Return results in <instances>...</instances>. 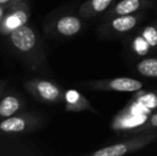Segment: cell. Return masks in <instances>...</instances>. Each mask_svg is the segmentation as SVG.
<instances>
[{
	"label": "cell",
	"mask_w": 157,
	"mask_h": 156,
	"mask_svg": "<svg viewBox=\"0 0 157 156\" xmlns=\"http://www.w3.org/2000/svg\"><path fill=\"white\" fill-rule=\"evenodd\" d=\"M11 48L17 57L31 71L46 73L47 60L43 43L36 31L28 25H24L8 36Z\"/></svg>",
	"instance_id": "1"
},
{
	"label": "cell",
	"mask_w": 157,
	"mask_h": 156,
	"mask_svg": "<svg viewBox=\"0 0 157 156\" xmlns=\"http://www.w3.org/2000/svg\"><path fill=\"white\" fill-rule=\"evenodd\" d=\"M43 118L33 112H18L0 121V135L18 136L33 133L43 125Z\"/></svg>",
	"instance_id": "2"
},
{
	"label": "cell",
	"mask_w": 157,
	"mask_h": 156,
	"mask_svg": "<svg viewBox=\"0 0 157 156\" xmlns=\"http://www.w3.org/2000/svg\"><path fill=\"white\" fill-rule=\"evenodd\" d=\"M26 91L37 102L58 104L64 101V91L58 83L44 78H32L24 83Z\"/></svg>",
	"instance_id": "3"
},
{
	"label": "cell",
	"mask_w": 157,
	"mask_h": 156,
	"mask_svg": "<svg viewBox=\"0 0 157 156\" xmlns=\"http://www.w3.org/2000/svg\"><path fill=\"white\" fill-rule=\"evenodd\" d=\"M157 138L156 133H149L142 134V135H137L136 137L132 139L123 140L118 143H113L111 146H107L101 148L98 150H95L93 152L89 153V156H123L129 153L136 152L147 144H150L152 141H154Z\"/></svg>",
	"instance_id": "4"
},
{
	"label": "cell",
	"mask_w": 157,
	"mask_h": 156,
	"mask_svg": "<svg viewBox=\"0 0 157 156\" xmlns=\"http://www.w3.org/2000/svg\"><path fill=\"white\" fill-rule=\"evenodd\" d=\"M85 89L91 91H113V92H137L143 88L140 80L130 77H116L110 79L92 80L81 83Z\"/></svg>",
	"instance_id": "5"
},
{
	"label": "cell",
	"mask_w": 157,
	"mask_h": 156,
	"mask_svg": "<svg viewBox=\"0 0 157 156\" xmlns=\"http://www.w3.org/2000/svg\"><path fill=\"white\" fill-rule=\"evenodd\" d=\"M30 18V6L27 0H21L8 9L3 21L0 25V36H8L14 30L27 25Z\"/></svg>",
	"instance_id": "6"
},
{
	"label": "cell",
	"mask_w": 157,
	"mask_h": 156,
	"mask_svg": "<svg viewBox=\"0 0 157 156\" xmlns=\"http://www.w3.org/2000/svg\"><path fill=\"white\" fill-rule=\"evenodd\" d=\"M141 15L130 14L116 16L105 21L98 27V33L101 36H121L132 31L140 23Z\"/></svg>",
	"instance_id": "7"
},
{
	"label": "cell",
	"mask_w": 157,
	"mask_h": 156,
	"mask_svg": "<svg viewBox=\"0 0 157 156\" xmlns=\"http://www.w3.org/2000/svg\"><path fill=\"white\" fill-rule=\"evenodd\" d=\"M80 16L73 14L61 15L58 18L52 21L48 27L45 28V31H48L52 36L60 38H72L79 33L83 28V23Z\"/></svg>",
	"instance_id": "8"
},
{
	"label": "cell",
	"mask_w": 157,
	"mask_h": 156,
	"mask_svg": "<svg viewBox=\"0 0 157 156\" xmlns=\"http://www.w3.org/2000/svg\"><path fill=\"white\" fill-rule=\"evenodd\" d=\"M151 4V0H120L106 12L104 15V21L121 15L136 14Z\"/></svg>",
	"instance_id": "9"
},
{
	"label": "cell",
	"mask_w": 157,
	"mask_h": 156,
	"mask_svg": "<svg viewBox=\"0 0 157 156\" xmlns=\"http://www.w3.org/2000/svg\"><path fill=\"white\" fill-rule=\"evenodd\" d=\"M64 104L65 110L70 112H80V111H90L97 113V111L92 107L91 103L79 91L75 89H68L64 91Z\"/></svg>",
	"instance_id": "10"
},
{
	"label": "cell",
	"mask_w": 157,
	"mask_h": 156,
	"mask_svg": "<svg viewBox=\"0 0 157 156\" xmlns=\"http://www.w3.org/2000/svg\"><path fill=\"white\" fill-rule=\"evenodd\" d=\"M25 101L15 92H8L0 98V121L21 112L25 108Z\"/></svg>",
	"instance_id": "11"
},
{
	"label": "cell",
	"mask_w": 157,
	"mask_h": 156,
	"mask_svg": "<svg viewBox=\"0 0 157 156\" xmlns=\"http://www.w3.org/2000/svg\"><path fill=\"white\" fill-rule=\"evenodd\" d=\"M113 0H87L80 6L78 15L82 19H90L107 12Z\"/></svg>",
	"instance_id": "12"
},
{
	"label": "cell",
	"mask_w": 157,
	"mask_h": 156,
	"mask_svg": "<svg viewBox=\"0 0 157 156\" xmlns=\"http://www.w3.org/2000/svg\"><path fill=\"white\" fill-rule=\"evenodd\" d=\"M40 151L25 142L15 140H0V155H39Z\"/></svg>",
	"instance_id": "13"
},
{
	"label": "cell",
	"mask_w": 157,
	"mask_h": 156,
	"mask_svg": "<svg viewBox=\"0 0 157 156\" xmlns=\"http://www.w3.org/2000/svg\"><path fill=\"white\" fill-rule=\"evenodd\" d=\"M136 70L143 77L157 79V58L147 57L142 59L136 64Z\"/></svg>",
	"instance_id": "14"
},
{
	"label": "cell",
	"mask_w": 157,
	"mask_h": 156,
	"mask_svg": "<svg viewBox=\"0 0 157 156\" xmlns=\"http://www.w3.org/2000/svg\"><path fill=\"white\" fill-rule=\"evenodd\" d=\"M130 134H135V135H142V134H149V133H156L157 134V111L154 112L151 116L145 123L142 125L136 127L135 129L129 131Z\"/></svg>",
	"instance_id": "15"
},
{
	"label": "cell",
	"mask_w": 157,
	"mask_h": 156,
	"mask_svg": "<svg viewBox=\"0 0 157 156\" xmlns=\"http://www.w3.org/2000/svg\"><path fill=\"white\" fill-rule=\"evenodd\" d=\"M132 49L138 56H145L151 50V46L149 45L147 41L144 40L141 34L137 36L136 38L132 39Z\"/></svg>",
	"instance_id": "16"
},
{
	"label": "cell",
	"mask_w": 157,
	"mask_h": 156,
	"mask_svg": "<svg viewBox=\"0 0 157 156\" xmlns=\"http://www.w3.org/2000/svg\"><path fill=\"white\" fill-rule=\"evenodd\" d=\"M141 36L144 38L145 41L149 43L151 48L157 47V26L149 25L145 26L140 32Z\"/></svg>",
	"instance_id": "17"
},
{
	"label": "cell",
	"mask_w": 157,
	"mask_h": 156,
	"mask_svg": "<svg viewBox=\"0 0 157 156\" xmlns=\"http://www.w3.org/2000/svg\"><path fill=\"white\" fill-rule=\"evenodd\" d=\"M6 87H8V80L6 79H0V98L3 96Z\"/></svg>",
	"instance_id": "18"
},
{
	"label": "cell",
	"mask_w": 157,
	"mask_h": 156,
	"mask_svg": "<svg viewBox=\"0 0 157 156\" xmlns=\"http://www.w3.org/2000/svg\"><path fill=\"white\" fill-rule=\"evenodd\" d=\"M21 1V0H0V4L3 6H6V8H10L13 4H15L16 2Z\"/></svg>",
	"instance_id": "19"
},
{
	"label": "cell",
	"mask_w": 157,
	"mask_h": 156,
	"mask_svg": "<svg viewBox=\"0 0 157 156\" xmlns=\"http://www.w3.org/2000/svg\"><path fill=\"white\" fill-rule=\"evenodd\" d=\"M8 9L9 8H6V6H3L0 4V25H1V23L3 21L4 16H6V12H8Z\"/></svg>",
	"instance_id": "20"
}]
</instances>
